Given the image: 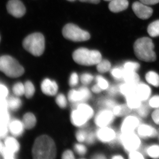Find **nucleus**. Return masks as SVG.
I'll list each match as a JSON object with an SVG mask.
<instances>
[{
    "mask_svg": "<svg viewBox=\"0 0 159 159\" xmlns=\"http://www.w3.org/2000/svg\"><path fill=\"white\" fill-rule=\"evenodd\" d=\"M93 79V77L91 74L88 73L83 74L80 77V80L83 84L84 85L90 84Z\"/></svg>",
    "mask_w": 159,
    "mask_h": 159,
    "instance_id": "38",
    "label": "nucleus"
},
{
    "mask_svg": "<svg viewBox=\"0 0 159 159\" xmlns=\"http://www.w3.org/2000/svg\"><path fill=\"white\" fill-rule=\"evenodd\" d=\"M96 136L99 141L104 143L112 142L116 137L113 129L107 127H100L96 134Z\"/></svg>",
    "mask_w": 159,
    "mask_h": 159,
    "instance_id": "13",
    "label": "nucleus"
},
{
    "mask_svg": "<svg viewBox=\"0 0 159 159\" xmlns=\"http://www.w3.org/2000/svg\"><path fill=\"white\" fill-rule=\"evenodd\" d=\"M41 88L43 93L49 96H55L58 90V86L55 81L46 78L41 83Z\"/></svg>",
    "mask_w": 159,
    "mask_h": 159,
    "instance_id": "14",
    "label": "nucleus"
},
{
    "mask_svg": "<svg viewBox=\"0 0 159 159\" xmlns=\"http://www.w3.org/2000/svg\"><path fill=\"white\" fill-rule=\"evenodd\" d=\"M140 1L147 6L154 5L159 3V0H140Z\"/></svg>",
    "mask_w": 159,
    "mask_h": 159,
    "instance_id": "50",
    "label": "nucleus"
},
{
    "mask_svg": "<svg viewBox=\"0 0 159 159\" xmlns=\"http://www.w3.org/2000/svg\"><path fill=\"white\" fill-rule=\"evenodd\" d=\"M74 61L80 65L90 66L97 65L102 60V55L99 51L80 48L73 54Z\"/></svg>",
    "mask_w": 159,
    "mask_h": 159,
    "instance_id": "3",
    "label": "nucleus"
},
{
    "mask_svg": "<svg viewBox=\"0 0 159 159\" xmlns=\"http://www.w3.org/2000/svg\"><path fill=\"white\" fill-rule=\"evenodd\" d=\"M67 1H70V2H74V1H76V0H67Z\"/></svg>",
    "mask_w": 159,
    "mask_h": 159,
    "instance_id": "58",
    "label": "nucleus"
},
{
    "mask_svg": "<svg viewBox=\"0 0 159 159\" xmlns=\"http://www.w3.org/2000/svg\"><path fill=\"white\" fill-rule=\"evenodd\" d=\"M121 141L125 150L130 152L136 150L141 144L140 139L133 132L122 133Z\"/></svg>",
    "mask_w": 159,
    "mask_h": 159,
    "instance_id": "7",
    "label": "nucleus"
},
{
    "mask_svg": "<svg viewBox=\"0 0 159 159\" xmlns=\"http://www.w3.org/2000/svg\"><path fill=\"white\" fill-rule=\"evenodd\" d=\"M88 134L84 130H79L76 133V136L77 141L80 142H84L86 140Z\"/></svg>",
    "mask_w": 159,
    "mask_h": 159,
    "instance_id": "41",
    "label": "nucleus"
},
{
    "mask_svg": "<svg viewBox=\"0 0 159 159\" xmlns=\"http://www.w3.org/2000/svg\"><path fill=\"white\" fill-rule=\"evenodd\" d=\"M92 90L93 92H94V93H100L102 90L98 84L94 85L92 88Z\"/></svg>",
    "mask_w": 159,
    "mask_h": 159,
    "instance_id": "52",
    "label": "nucleus"
},
{
    "mask_svg": "<svg viewBox=\"0 0 159 159\" xmlns=\"http://www.w3.org/2000/svg\"><path fill=\"white\" fill-rule=\"evenodd\" d=\"M138 109V112L139 116L142 117L147 116L149 111L148 107L146 106L141 105Z\"/></svg>",
    "mask_w": 159,
    "mask_h": 159,
    "instance_id": "44",
    "label": "nucleus"
},
{
    "mask_svg": "<svg viewBox=\"0 0 159 159\" xmlns=\"http://www.w3.org/2000/svg\"><path fill=\"white\" fill-rule=\"evenodd\" d=\"M112 159H123V157H121V156L118 155V156H114L113 157Z\"/></svg>",
    "mask_w": 159,
    "mask_h": 159,
    "instance_id": "56",
    "label": "nucleus"
},
{
    "mask_svg": "<svg viewBox=\"0 0 159 159\" xmlns=\"http://www.w3.org/2000/svg\"><path fill=\"white\" fill-rule=\"evenodd\" d=\"M104 1H112V0H104Z\"/></svg>",
    "mask_w": 159,
    "mask_h": 159,
    "instance_id": "59",
    "label": "nucleus"
},
{
    "mask_svg": "<svg viewBox=\"0 0 159 159\" xmlns=\"http://www.w3.org/2000/svg\"><path fill=\"white\" fill-rule=\"evenodd\" d=\"M79 81V78L78 75L76 73H73L71 74L70 80H69V84L71 87H74L77 85Z\"/></svg>",
    "mask_w": 159,
    "mask_h": 159,
    "instance_id": "42",
    "label": "nucleus"
},
{
    "mask_svg": "<svg viewBox=\"0 0 159 159\" xmlns=\"http://www.w3.org/2000/svg\"><path fill=\"white\" fill-rule=\"evenodd\" d=\"M6 8L9 14L14 17L20 18L25 14V7L20 0H10L7 3Z\"/></svg>",
    "mask_w": 159,
    "mask_h": 159,
    "instance_id": "9",
    "label": "nucleus"
},
{
    "mask_svg": "<svg viewBox=\"0 0 159 159\" xmlns=\"http://www.w3.org/2000/svg\"><path fill=\"white\" fill-rule=\"evenodd\" d=\"M4 146L3 145L2 143L0 142V152H1L3 148H4Z\"/></svg>",
    "mask_w": 159,
    "mask_h": 159,
    "instance_id": "57",
    "label": "nucleus"
},
{
    "mask_svg": "<svg viewBox=\"0 0 159 159\" xmlns=\"http://www.w3.org/2000/svg\"><path fill=\"white\" fill-rule=\"evenodd\" d=\"M132 7L134 13L141 19H148L153 13V10L151 8L141 2H135Z\"/></svg>",
    "mask_w": 159,
    "mask_h": 159,
    "instance_id": "10",
    "label": "nucleus"
},
{
    "mask_svg": "<svg viewBox=\"0 0 159 159\" xmlns=\"http://www.w3.org/2000/svg\"><path fill=\"white\" fill-rule=\"evenodd\" d=\"M128 6L127 0H112L109 4L108 8L111 12L118 13L127 9Z\"/></svg>",
    "mask_w": 159,
    "mask_h": 159,
    "instance_id": "16",
    "label": "nucleus"
},
{
    "mask_svg": "<svg viewBox=\"0 0 159 159\" xmlns=\"http://www.w3.org/2000/svg\"><path fill=\"white\" fill-rule=\"evenodd\" d=\"M0 71L10 78L20 77L25 73L22 66L16 59L9 55L0 57Z\"/></svg>",
    "mask_w": 159,
    "mask_h": 159,
    "instance_id": "4",
    "label": "nucleus"
},
{
    "mask_svg": "<svg viewBox=\"0 0 159 159\" xmlns=\"http://www.w3.org/2000/svg\"><path fill=\"white\" fill-rule=\"evenodd\" d=\"M55 143L50 137L42 135L35 140L32 148V156L36 159H52L56 156Z\"/></svg>",
    "mask_w": 159,
    "mask_h": 159,
    "instance_id": "1",
    "label": "nucleus"
},
{
    "mask_svg": "<svg viewBox=\"0 0 159 159\" xmlns=\"http://www.w3.org/2000/svg\"><path fill=\"white\" fill-rule=\"evenodd\" d=\"M138 134L143 138H154L157 135V131L155 129L150 125H139L138 129Z\"/></svg>",
    "mask_w": 159,
    "mask_h": 159,
    "instance_id": "17",
    "label": "nucleus"
},
{
    "mask_svg": "<svg viewBox=\"0 0 159 159\" xmlns=\"http://www.w3.org/2000/svg\"><path fill=\"white\" fill-rule=\"evenodd\" d=\"M131 108L127 104L116 105L114 107L113 113L114 115L118 117L126 116L130 112Z\"/></svg>",
    "mask_w": 159,
    "mask_h": 159,
    "instance_id": "24",
    "label": "nucleus"
},
{
    "mask_svg": "<svg viewBox=\"0 0 159 159\" xmlns=\"http://www.w3.org/2000/svg\"><path fill=\"white\" fill-rule=\"evenodd\" d=\"M111 63L107 60H101L97 64V70L99 73H104L110 70Z\"/></svg>",
    "mask_w": 159,
    "mask_h": 159,
    "instance_id": "30",
    "label": "nucleus"
},
{
    "mask_svg": "<svg viewBox=\"0 0 159 159\" xmlns=\"http://www.w3.org/2000/svg\"><path fill=\"white\" fill-rule=\"evenodd\" d=\"M9 129L6 127H0V139L6 138Z\"/></svg>",
    "mask_w": 159,
    "mask_h": 159,
    "instance_id": "49",
    "label": "nucleus"
},
{
    "mask_svg": "<svg viewBox=\"0 0 159 159\" xmlns=\"http://www.w3.org/2000/svg\"><path fill=\"white\" fill-rule=\"evenodd\" d=\"M25 93L26 98L29 99L33 97L35 92V89L32 82L30 81H26L25 84Z\"/></svg>",
    "mask_w": 159,
    "mask_h": 159,
    "instance_id": "31",
    "label": "nucleus"
},
{
    "mask_svg": "<svg viewBox=\"0 0 159 159\" xmlns=\"http://www.w3.org/2000/svg\"><path fill=\"white\" fill-rule=\"evenodd\" d=\"M25 129L23 122L19 120H13L9 125V130L11 134L15 137L21 135Z\"/></svg>",
    "mask_w": 159,
    "mask_h": 159,
    "instance_id": "18",
    "label": "nucleus"
},
{
    "mask_svg": "<svg viewBox=\"0 0 159 159\" xmlns=\"http://www.w3.org/2000/svg\"><path fill=\"white\" fill-rule=\"evenodd\" d=\"M127 104L131 109H138L142 105V100L136 93L126 97Z\"/></svg>",
    "mask_w": 159,
    "mask_h": 159,
    "instance_id": "23",
    "label": "nucleus"
},
{
    "mask_svg": "<svg viewBox=\"0 0 159 159\" xmlns=\"http://www.w3.org/2000/svg\"><path fill=\"white\" fill-rule=\"evenodd\" d=\"M140 67V64L138 62L128 61L125 62L124 65L123 69L125 70L137 71Z\"/></svg>",
    "mask_w": 159,
    "mask_h": 159,
    "instance_id": "34",
    "label": "nucleus"
},
{
    "mask_svg": "<svg viewBox=\"0 0 159 159\" xmlns=\"http://www.w3.org/2000/svg\"><path fill=\"white\" fill-rule=\"evenodd\" d=\"M79 1L82 2H89L95 4H98L100 2V0H79Z\"/></svg>",
    "mask_w": 159,
    "mask_h": 159,
    "instance_id": "54",
    "label": "nucleus"
},
{
    "mask_svg": "<svg viewBox=\"0 0 159 159\" xmlns=\"http://www.w3.org/2000/svg\"><path fill=\"white\" fill-rule=\"evenodd\" d=\"M117 92H118V89L114 86L112 87L109 90V93L111 95H114L116 94Z\"/></svg>",
    "mask_w": 159,
    "mask_h": 159,
    "instance_id": "53",
    "label": "nucleus"
},
{
    "mask_svg": "<svg viewBox=\"0 0 159 159\" xmlns=\"http://www.w3.org/2000/svg\"><path fill=\"white\" fill-rule=\"evenodd\" d=\"M154 45L148 37H142L137 39L134 44V50L136 57L145 62L155 61L156 54L154 51Z\"/></svg>",
    "mask_w": 159,
    "mask_h": 159,
    "instance_id": "2",
    "label": "nucleus"
},
{
    "mask_svg": "<svg viewBox=\"0 0 159 159\" xmlns=\"http://www.w3.org/2000/svg\"><path fill=\"white\" fill-rule=\"evenodd\" d=\"M62 33L63 36L67 39L74 42L85 41L89 39L91 37L88 31L73 24L66 25L62 29Z\"/></svg>",
    "mask_w": 159,
    "mask_h": 159,
    "instance_id": "6",
    "label": "nucleus"
},
{
    "mask_svg": "<svg viewBox=\"0 0 159 159\" xmlns=\"http://www.w3.org/2000/svg\"><path fill=\"white\" fill-rule=\"evenodd\" d=\"M148 34L152 37L159 36V20L151 23L147 29Z\"/></svg>",
    "mask_w": 159,
    "mask_h": 159,
    "instance_id": "28",
    "label": "nucleus"
},
{
    "mask_svg": "<svg viewBox=\"0 0 159 159\" xmlns=\"http://www.w3.org/2000/svg\"><path fill=\"white\" fill-rule=\"evenodd\" d=\"M103 102V104L106 107L109 108H114V107L116 106V103L114 101L111 100H105Z\"/></svg>",
    "mask_w": 159,
    "mask_h": 159,
    "instance_id": "51",
    "label": "nucleus"
},
{
    "mask_svg": "<svg viewBox=\"0 0 159 159\" xmlns=\"http://www.w3.org/2000/svg\"><path fill=\"white\" fill-rule=\"evenodd\" d=\"M145 79L149 84L156 87H159V75L156 72H148L145 75Z\"/></svg>",
    "mask_w": 159,
    "mask_h": 159,
    "instance_id": "27",
    "label": "nucleus"
},
{
    "mask_svg": "<svg viewBox=\"0 0 159 159\" xmlns=\"http://www.w3.org/2000/svg\"><path fill=\"white\" fill-rule=\"evenodd\" d=\"M114 118L113 113L108 110H104L97 114L95 117V122L99 127H107L113 122Z\"/></svg>",
    "mask_w": 159,
    "mask_h": 159,
    "instance_id": "11",
    "label": "nucleus"
},
{
    "mask_svg": "<svg viewBox=\"0 0 159 159\" xmlns=\"http://www.w3.org/2000/svg\"><path fill=\"white\" fill-rule=\"evenodd\" d=\"M26 51L34 56H40L45 50V38L41 33H34L28 35L23 42Z\"/></svg>",
    "mask_w": 159,
    "mask_h": 159,
    "instance_id": "5",
    "label": "nucleus"
},
{
    "mask_svg": "<svg viewBox=\"0 0 159 159\" xmlns=\"http://www.w3.org/2000/svg\"><path fill=\"white\" fill-rule=\"evenodd\" d=\"M62 158L64 159H73L75 158L74 153L71 150L66 151L63 153Z\"/></svg>",
    "mask_w": 159,
    "mask_h": 159,
    "instance_id": "47",
    "label": "nucleus"
},
{
    "mask_svg": "<svg viewBox=\"0 0 159 159\" xmlns=\"http://www.w3.org/2000/svg\"><path fill=\"white\" fill-rule=\"evenodd\" d=\"M88 120L89 119L77 109L71 113V121L75 126L77 127L84 126Z\"/></svg>",
    "mask_w": 159,
    "mask_h": 159,
    "instance_id": "15",
    "label": "nucleus"
},
{
    "mask_svg": "<svg viewBox=\"0 0 159 159\" xmlns=\"http://www.w3.org/2000/svg\"><path fill=\"white\" fill-rule=\"evenodd\" d=\"M139 120L136 117L129 116L126 117L121 126L122 133H129L133 132L134 130L139 127Z\"/></svg>",
    "mask_w": 159,
    "mask_h": 159,
    "instance_id": "12",
    "label": "nucleus"
},
{
    "mask_svg": "<svg viewBox=\"0 0 159 159\" xmlns=\"http://www.w3.org/2000/svg\"><path fill=\"white\" fill-rule=\"evenodd\" d=\"M91 96V93L89 89L85 87H82L78 90L72 89L70 91L68 94V99L70 102L78 103L87 101Z\"/></svg>",
    "mask_w": 159,
    "mask_h": 159,
    "instance_id": "8",
    "label": "nucleus"
},
{
    "mask_svg": "<svg viewBox=\"0 0 159 159\" xmlns=\"http://www.w3.org/2000/svg\"><path fill=\"white\" fill-rule=\"evenodd\" d=\"M152 118L156 124L159 125V109L154 111L152 115Z\"/></svg>",
    "mask_w": 159,
    "mask_h": 159,
    "instance_id": "48",
    "label": "nucleus"
},
{
    "mask_svg": "<svg viewBox=\"0 0 159 159\" xmlns=\"http://www.w3.org/2000/svg\"><path fill=\"white\" fill-rule=\"evenodd\" d=\"M74 150L80 156L84 155L87 152L86 147L81 144H76L74 145Z\"/></svg>",
    "mask_w": 159,
    "mask_h": 159,
    "instance_id": "40",
    "label": "nucleus"
},
{
    "mask_svg": "<svg viewBox=\"0 0 159 159\" xmlns=\"http://www.w3.org/2000/svg\"><path fill=\"white\" fill-rule=\"evenodd\" d=\"M0 41H1V37H0Z\"/></svg>",
    "mask_w": 159,
    "mask_h": 159,
    "instance_id": "60",
    "label": "nucleus"
},
{
    "mask_svg": "<svg viewBox=\"0 0 159 159\" xmlns=\"http://www.w3.org/2000/svg\"><path fill=\"white\" fill-rule=\"evenodd\" d=\"M5 146L14 153L17 152L20 149L19 143L16 139L11 137H6L5 140Z\"/></svg>",
    "mask_w": 159,
    "mask_h": 159,
    "instance_id": "20",
    "label": "nucleus"
},
{
    "mask_svg": "<svg viewBox=\"0 0 159 159\" xmlns=\"http://www.w3.org/2000/svg\"><path fill=\"white\" fill-rule=\"evenodd\" d=\"M22 122L25 129H30L35 126L36 119L35 116L31 113H27L23 116Z\"/></svg>",
    "mask_w": 159,
    "mask_h": 159,
    "instance_id": "22",
    "label": "nucleus"
},
{
    "mask_svg": "<svg viewBox=\"0 0 159 159\" xmlns=\"http://www.w3.org/2000/svg\"><path fill=\"white\" fill-rule=\"evenodd\" d=\"M1 152L4 158L12 159H14L15 158V153H13L11 151L7 149L5 146H4V148H3Z\"/></svg>",
    "mask_w": 159,
    "mask_h": 159,
    "instance_id": "39",
    "label": "nucleus"
},
{
    "mask_svg": "<svg viewBox=\"0 0 159 159\" xmlns=\"http://www.w3.org/2000/svg\"><path fill=\"white\" fill-rule=\"evenodd\" d=\"M21 105V101L18 97H11L8 100V106L11 111L17 110L20 107Z\"/></svg>",
    "mask_w": 159,
    "mask_h": 159,
    "instance_id": "29",
    "label": "nucleus"
},
{
    "mask_svg": "<svg viewBox=\"0 0 159 159\" xmlns=\"http://www.w3.org/2000/svg\"><path fill=\"white\" fill-rule=\"evenodd\" d=\"M123 78L125 82L134 85H137L140 80L139 75L136 73V72L126 71L125 70Z\"/></svg>",
    "mask_w": 159,
    "mask_h": 159,
    "instance_id": "21",
    "label": "nucleus"
},
{
    "mask_svg": "<svg viewBox=\"0 0 159 159\" xmlns=\"http://www.w3.org/2000/svg\"><path fill=\"white\" fill-rule=\"evenodd\" d=\"M137 85L125 82L120 87L119 90L123 95L127 97L129 95L136 93Z\"/></svg>",
    "mask_w": 159,
    "mask_h": 159,
    "instance_id": "26",
    "label": "nucleus"
},
{
    "mask_svg": "<svg viewBox=\"0 0 159 159\" xmlns=\"http://www.w3.org/2000/svg\"><path fill=\"white\" fill-rule=\"evenodd\" d=\"M147 154L152 158L157 159L159 158V146L153 145L148 147L146 150Z\"/></svg>",
    "mask_w": 159,
    "mask_h": 159,
    "instance_id": "33",
    "label": "nucleus"
},
{
    "mask_svg": "<svg viewBox=\"0 0 159 159\" xmlns=\"http://www.w3.org/2000/svg\"><path fill=\"white\" fill-rule=\"evenodd\" d=\"M129 158L131 159H144V157L142 154L136 151L130 152L129 154Z\"/></svg>",
    "mask_w": 159,
    "mask_h": 159,
    "instance_id": "45",
    "label": "nucleus"
},
{
    "mask_svg": "<svg viewBox=\"0 0 159 159\" xmlns=\"http://www.w3.org/2000/svg\"><path fill=\"white\" fill-rule=\"evenodd\" d=\"M136 93L142 101H145L150 97L151 90L148 85L144 84H137Z\"/></svg>",
    "mask_w": 159,
    "mask_h": 159,
    "instance_id": "19",
    "label": "nucleus"
},
{
    "mask_svg": "<svg viewBox=\"0 0 159 159\" xmlns=\"http://www.w3.org/2000/svg\"><path fill=\"white\" fill-rule=\"evenodd\" d=\"M149 105L152 108H159V96H155L150 99Z\"/></svg>",
    "mask_w": 159,
    "mask_h": 159,
    "instance_id": "43",
    "label": "nucleus"
},
{
    "mask_svg": "<svg viewBox=\"0 0 159 159\" xmlns=\"http://www.w3.org/2000/svg\"><path fill=\"white\" fill-rule=\"evenodd\" d=\"M93 158L94 159H105L106 157L102 155L101 154H98L97 155H95V156L93 157Z\"/></svg>",
    "mask_w": 159,
    "mask_h": 159,
    "instance_id": "55",
    "label": "nucleus"
},
{
    "mask_svg": "<svg viewBox=\"0 0 159 159\" xmlns=\"http://www.w3.org/2000/svg\"><path fill=\"white\" fill-rule=\"evenodd\" d=\"M12 91L17 97L22 96L25 93V85L21 82L16 83L12 87Z\"/></svg>",
    "mask_w": 159,
    "mask_h": 159,
    "instance_id": "32",
    "label": "nucleus"
},
{
    "mask_svg": "<svg viewBox=\"0 0 159 159\" xmlns=\"http://www.w3.org/2000/svg\"><path fill=\"white\" fill-rule=\"evenodd\" d=\"M56 103L61 108H65L67 105V100L65 96L62 94L57 95L56 98Z\"/></svg>",
    "mask_w": 159,
    "mask_h": 159,
    "instance_id": "36",
    "label": "nucleus"
},
{
    "mask_svg": "<svg viewBox=\"0 0 159 159\" xmlns=\"http://www.w3.org/2000/svg\"><path fill=\"white\" fill-rule=\"evenodd\" d=\"M96 139V135L93 132L88 134L86 142L88 144H92L95 142Z\"/></svg>",
    "mask_w": 159,
    "mask_h": 159,
    "instance_id": "46",
    "label": "nucleus"
},
{
    "mask_svg": "<svg viewBox=\"0 0 159 159\" xmlns=\"http://www.w3.org/2000/svg\"><path fill=\"white\" fill-rule=\"evenodd\" d=\"M77 109L83 114L89 120L91 119L93 116L94 111L93 108L86 103L81 102L77 104Z\"/></svg>",
    "mask_w": 159,
    "mask_h": 159,
    "instance_id": "25",
    "label": "nucleus"
},
{
    "mask_svg": "<svg viewBox=\"0 0 159 159\" xmlns=\"http://www.w3.org/2000/svg\"><path fill=\"white\" fill-rule=\"evenodd\" d=\"M96 80H97V84L101 88L102 90L108 88V82L106 80L104 79L102 76H97L96 77Z\"/></svg>",
    "mask_w": 159,
    "mask_h": 159,
    "instance_id": "37",
    "label": "nucleus"
},
{
    "mask_svg": "<svg viewBox=\"0 0 159 159\" xmlns=\"http://www.w3.org/2000/svg\"><path fill=\"white\" fill-rule=\"evenodd\" d=\"M124 74V69L120 68H115L111 71L112 76L116 79H120L123 78Z\"/></svg>",
    "mask_w": 159,
    "mask_h": 159,
    "instance_id": "35",
    "label": "nucleus"
}]
</instances>
